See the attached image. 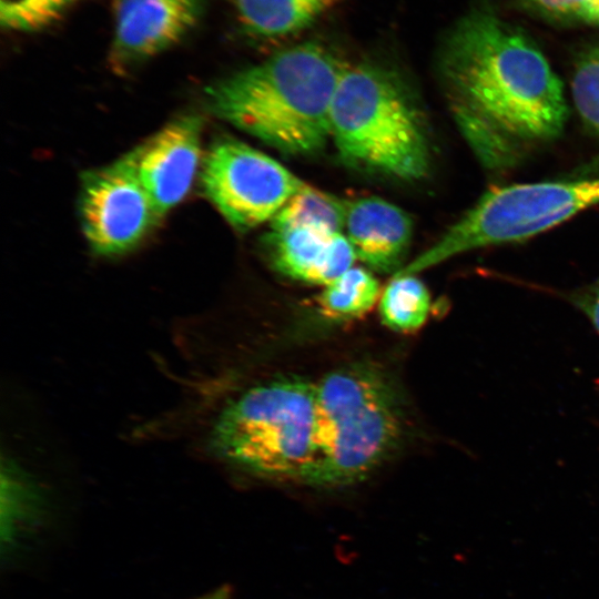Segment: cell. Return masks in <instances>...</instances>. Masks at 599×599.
I'll return each instance as SVG.
<instances>
[{
	"instance_id": "6da1fadb",
	"label": "cell",
	"mask_w": 599,
	"mask_h": 599,
	"mask_svg": "<svg viewBox=\"0 0 599 599\" xmlns=\"http://www.w3.org/2000/svg\"><path fill=\"white\" fill-rule=\"evenodd\" d=\"M440 71L455 122L489 169L514 165L565 129L560 79L524 31L494 13L475 12L456 26Z\"/></svg>"
},
{
	"instance_id": "7a4b0ae2",
	"label": "cell",
	"mask_w": 599,
	"mask_h": 599,
	"mask_svg": "<svg viewBox=\"0 0 599 599\" xmlns=\"http://www.w3.org/2000/svg\"><path fill=\"white\" fill-rule=\"evenodd\" d=\"M345 67L327 49L302 43L206 89L222 120L292 155L319 151L331 138V110Z\"/></svg>"
},
{
	"instance_id": "3957f363",
	"label": "cell",
	"mask_w": 599,
	"mask_h": 599,
	"mask_svg": "<svg viewBox=\"0 0 599 599\" xmlns=\"http://www.w3.org/2000/svg\"><path fill=\"white\" fill-rule=\"evenodd\" d=\"M206 438L230 466L308 484L316 461L315 384L288 376L247 388L219 410Z\"/></svg>"
},
{
	"instance_id": "277c9868",
	"label": "cell",
	"mask_w": 599,
	"mask_h": 599,
	"mask_svg": "<svg viewBox=\"0 0 599 599\" xmlns=\"http://www.w3.org/2000/svg\"><path fill=\"white\" fill-rule=\"evenodd\" d=\"M331 138L353 167L407 181L428 173L424 119L405 83L387 69L345 67L333 98Z\"/></svg>"
},
{
	"instance_id": "5b68a950",
	"label": "cell",
	"mask_w": 599,
	"mask_h": 599,
	"mask_svg": "<svg viewBox=\"0 0 599 599\" xmlns=\"http://www.w3.org/2000/svg\"><path fill=\"white\" fill-rule=\"evenodd\" d=\"M399 397L382 370L354 364L315 384L316 461L308 485L339 487L372 474L396 448Z\"/></svg>"
},
{
	"instance_id": "8992f818",
	"label": "cell",
	"mask_w": 599,
	"mask_h": 599,
	"mask_svg": "<svg viewBox=\"0 0 599 599\" xmlns=\"http://www.w3.org/2000/svg\"><path fill=\"white\" fill-rule=\"evenodd\" d=\"M597 204L599 174L491 189L400 272L415 274L457 254L527 240Z\"/></svg>"
},
{
	"instance_id": "52a82bcc",
	"label": "cell",
	"mask_w": 599,
	"mask_h": 599,
	"mask_svg": "<svg viewBox=\"0 0 599 599\" xmlns=\"http://www.w3.org/2000/svg\"><path fill=\"white\" fill-rule=\"evenodd\" d=\"M204 192L238 231L271 221L307 184L267 154L241 141H215L203 160Z\"/></svg>"
},
{
	"instance_id": "ba28073f",
	"label": "cell",
	"mask_w": 599,
	"mask_h": 599,
	"mask_svg": "<svg viewBox=\"0 0 599 599\" xmlns=\"http://www.w3.org/2000/svg\"><path fill=\"white\" fill-rule=\"evenodd\" d=\"M79 209L90 247L103 256L133 250L161 219L140 179L134 150L83 176Z\"/></svg>"
},
{
	"instance_id": "9c48e42d",
	"label": "cell",
	"mask_w": 599,
	"mask_h": 599,
	"mask_svg": "<svg viewBox=\"0 0 599 599\" xmlns=\"http://www.w3.org/2000/svg\"><path fill=\"white\" fill-rule=\"evenodd\" d=\"M201 13L202 0H114L112 65L124 71L171 48Z\"/></svg>"
},
{
	"instance_id": "30bf717a",
	"label": "cell",
	"mask_w": 599,
	"mask_h": 599,
	"mask_svg": "<svg viewBox=\"0 0 599 599\" xmlns=\"http://www.w3.org/2000/svg\"><path fill=\"white\" fill-rule=\"evenodd\" d=\"M202 119L183 115L134 149L140 179L163 217L187 195L202 155Z\"/></svg>"
},
{
	"instance_id": "8fae6325",
	"label": "cell",
	"mask_w": 599,
	"mask_h": 599,
	"mask_svg": "<svg viewBox=\"0 0 599 599\" xmlns=\"http://www.w3.org/2000/svg\"><path fill=\"white\" fill-rule=\"evenodd\" d=\"M344 230L357 260L383 273L400 270L413 236L404 210L375 196L345 201Z\"/></svg>"
},
{
	"instance_id": "7c38bea8",
	"label": "cell",
	"mask_w": 599,
	"mask_h": 599,
	"mask_svg": "<svg viewBox=\"0 0 599 599\" xmlns=\"http://www.w3.org/2000/svg\"><path fill=\"white\" fill-rule=\"evenodd\" d=\"M266 244L270 260L280 273L308 284L325 286L357 260L345 234L317 227L271 231Z\"/></svg>"
},
{
	"instance_id": "4fadbf2b",
	"label": "cell",
	"mask_w": 599,
	"mask_h": 599,
	"mask_svg": "<svg viewBox=\"0 0 599 599\" xmlns=\"http://www.w3.org/2000/svg\"><path fill=\"white\" fill-rule=\"evenodd\" d=\"M331 0H235L247 32L260 37L294 33L312 22Z\"/></svg>"
},
{
	"instance_id": "5bb4252c",
	"label": "cell",
	"mask_w": 599,
	"mask_h": 599,
	"mask_svg": "<svg viewBox=\"0 0 599 599\" xmlns=\"http://www.w3.org/2000/svg\"><path fill=\"white\" fill-rule=\"evenodd\" d=\"M345 201L311 185L294 194L271 220V231L317 227L343 233Z\"/></svg>"
},
{
	"instance_id": "9a60e30c",
	"label": "cell",
	"mask_w": 599,
	"mask_h": 599,
	"mask_svg": "<svg viewBox=\"0 0 599 599\" xmlns=\"http://www.w3.org/2000/svg\"><path fill=\"white\" fill-rule=\"evenodd\" d=\"M42 509L34 481L14 463L2 466V538L12 547Z\"/></svg>"
},
{
	"instance_id": "2e32d148",
	"label": "cell",
	"mask_w": 599,
	"mask_h": 599,
	"mask_svg": "<svg viewBox=\"0 0 599 599\" xmlns=\"http://www.w3.org/2000/svg\"><path fill=\"white\" fill-rule=\"evenodd\" d=\"M379 308L385 324L396 331L410 332L426 322L430 295L414 274H395L382 293Z\"/></svg>"
},
{
	"instance_id": "e0dca14e",
	"label": "cell",
	"mask_w": 599,
	"mask_h": 599,
	"mask_svg": "<svg viewBox=\"0 0 599 599\" xmlns=\"http://www.w3.org/2000/svg\"><path fill=\"white\" fill-rule=\"evenodd\" d=\"M379 292V283L370 272L353 266L324 286L321 305L329 315L354 317L366 313Z\"/></svg>"
},
{
	"instance_id": "ac0fdd59",
	"label": "cell",
	"mask_w": 599,
	"mask_h": 599,
	"mask_svg": "<svg viewBox=\"0 0 599 599\" xmlns=\"http://www.w3.org/2000/svg\"><path fill=\"white\" fill-rule=\"evenodd\" d=\"M571 97L586 128L599 134V45L578 59L571 79Z\"/></svg>"
},
{
	"instance_id": "d6986e66",
	"label": "cell",
	"mask_w": 599,
	"mask_h": 599,
	"mask_svg": "<svg viewBox=\"0 0 599 599\" xmlns=\"http://www.w3.org/2000/svg\"><path fill=\"white\" fill-rule=\"evenodd\" d=\"M74 1L0 0V21L11 30H37L55 20Z\"/></svg>"
},
{
	"instance_id": "ffe728a7",
	"label": "cell",
	"mask_w": 599,
	"mask_h": 599,
	"mask_svg": "<svg viewBox=\"0 0 599 599\" xmlns=\"http://www.w3.org/2000/svg\"><path fill=\"white\" fill-rule=\"evenodd\" d=\"M589 0H524L531 9L557 19H580Z\"/></svg>"
},
{
	"instance_id": "44dd1931",
	"label": "cell",
	"mask_w": 599,
	"mask_h": 599,
	"mask_svg": "<svg viewBox=\"0 0 599 599\" xmlns=\"http://www.w3.org/2000/svg\"><path fill=\"white\" fill-rule=\"evenodd\" d=\"M569 300L587 316L599 334V278L571 293Z\"/></svg>"
},
{
	"instance_id": "7402d4cb",
	"label": "cell",
	"mask_w": 599,
	"mask_h": 599,
	"mask_svg": "<svg viewBox=\"0 0 599 599\" xmlns=\"http://www.w3.org/2000/svg\"><path fill=\"white\" fill-rule=\"evenodd\" d=\"M581 20L586 22L599 23V0H589Z\"/></svg>"
},
{
	"instance_id": "603a6c76",
	"label": "cell",
	"mask_w": 599,
	"mask_h": 599,
	"mask_svg": "<svg viewBox=\"0 0 599 599\" xmlns=\"http://www.w3.org/2000/svg\"><path fill=\"white\" fill-rule=\"evenodd\" d=\"M231 588L229 586H220L206 593L194 597L192 599H230L231 598Z\"/></svg>"
},
{
	"instance_id": "cb8c5ba5",
	"label": "cell",
	"mask_w": 599,
	"mask_h": 599,
	"mask_svg": "<svg viewBox=\"0 0 599 599\" xmlns=\"http://www.w3.org/2000/svg\"><path fill=\"white\" fill-rule=\"evenodd\" d=\"M599 172V158L595 160L591 164H589L587 167H585L582 174H591L592 172Z\"/></svg>"
}]
</instances>
